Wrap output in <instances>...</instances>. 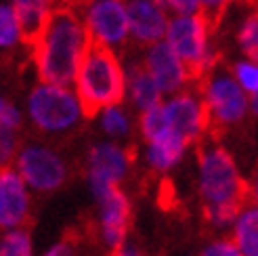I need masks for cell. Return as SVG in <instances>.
I'll return each mask as SVG.
<instances>
[{
    "mask_svg": "<svg viewBox=\"0 0 258 256\" xmlns=\"http://www.w3.org/2000/svg\"><path fill=\"white\" fill-rule=\"evenodd\" d=\"M250 189H252V200L258 204V166H256V170H254V176H252Z\"/></svg>",
    "mask_w": 258,
    "mask_h": 256,
    "instance_id": "cell-31",
    "label": "cell"
},
{
    "mask_svg": "<svg viewBox=\"0 0 258 256\" xmlns=\"http://www.w3.org/2000/svg\"><path fill=\"white\" fill-rule=\"evenodd\" d=\"M28 113L32 124L42 133H70L82 120L78 95L66 86L38 84L28 97Z\"/></svg>",
    "mask_w": 258,
    "mask_h": 256,
    "instance_id": "cell-6",
    "label": "cell"
},
{
    "mask_svg": "<svg viewBox=\"0 0 258 256\" xmlns=\"http://www.w3.org/2000/svg\"><path fill=\"white\" fill-rule=\"evenodd\" d=\"M166 5L178 15H198L202 0H166Z\"/></svg>",
    "mask_w": 258,
    "mask_h": 256,
    "instance_id": "cell-29",
    "label": "cell"
},
{
    "mask_svg": "<svg viewBox=\"0 0 258 256\" xmlns=\"http://www.w3.org/2000/svg\"><path fill=\"white\" fill-rule=\"evenodd\" d=\"M82 239H86L84 229L72 227V229H68V231L63 233V237L57 241L53 248L44 252V256H76V250H78V246L82 244Z\"/></svg>",
    "mask_w": 258,
    "mask_h": 256,
    "instance_id": "cell-24",
    "label": "cell"
},
{
    "mask_svg": "<svg viewBox=\"0 0 258 256\" xmlns=\"http://www.w3.org/2000/svg\"><path fill=\"white\" fill-rule=\"evenodd\" d=\"M13 9H15L21 25V40L32 50L48 21L50 11H53L50 0H13Z\"/></svg>",
    "mask_w": 258,
    "mask_h": 256,
    "instance_id": "cell-15",
    "label": "cell"
},
{
    "mask_svg": "<svg viewBox=\"0 0 258 256\" xmlns=\"http://www.w3.org/2000/svg\"><path fill=\"white\" fill-rule=\"evenodd\" d=\"M17 170L23 181L36 191H55L68 181V166L46 145H21L17 153Z\"/></svg>",
    "mask_w": 258,
    "mask_h": 256,
    "instance_id": "cell-9",
    "label": "cell"
},
{
    "mask_svg": "<svg viewBox=\"0 0 258 256\" xmlns=\"http://www.w3.org/2000/svg\"><path fill=\"white\" fill-rule=\"evenodd\" d=\"M0 120H3V131H13V133L21 131V113L15 107V103L9 101L7 97L0 103Z\"/></svg>",
    "mask_w": 258,
    "mask_h": 256,
    "instance_id": "cell-28",
    "label": "cell"
},
{
    "mask_svg": "<svg viewBox=\"0 0 258 256\" xmlns=\"http://www.w3.org/2000/svg\"><path fill=\"white\" fill-rule=\"evenodd\" d=\"M170 128L168 118H166V109L164 105H156L151 109L141 111V118H139V131L143 135L145 143H151L156 141L158 137H162L166 131Z\"/></svg>",
    "mask_w": 258,
    "mask_h": 256,
    "instance_id": "cell-20",
    "label": "cell"
},
{
    "mask_svg": "<svg viewBox=\"0 0 258 256\" xmlns=\"http://www.w3.org/2000/svg\"><path fill=\"white\" fill-rule=\"evenodd\" d=\"M74 84L86 120H93L101 111L120 105L128 91L126 72L118 53L90 36Z\"/></svg>",
    "mask_w": 258,
    "mask_h": 256,
    "instance_id": "cell-3",
    "label": "cell"
},
{
    "mask_svg": "<svg viewBox=\"0 0 258 256\" xmlns=\"http://www.w3.org/2000/svg\"><path fill=\"white\" fill-rule=\"evenodd\" d=\"M23 42L21 40V25L13 5H3L0 9V44L3 50H13V46Z\"/></svg>",
    "mask_w": 258,
    "mask_h": 256,
    "instance_id": "cell-21",
    "label": "cell"
},
{
    "mask_svg": "<svg viewBox=\"0 0 258 256\" xmlns=\"http://www.w3.org/2000/svg\"><path fill=\"white\" fill-rule=\"evenodd\" d=\"M250 107H252V111H254V113H256V116H258V95L250 99Z\"/></svg>",
    "mask_w": 258,
    "mask_h": 256,
    "instance_id": "cell-32",
    "label": "cell"
},
{
    "mask_svg": "<svg viewBox=\"0 0 258 256\" xmlns=\"http://www.w3.org/2000/svg\"><path fill=\"white\" fill-rule=\"evenodd\" d=\"M137 160V147L128 145L126 149L115 143H97L88 151V185L97 202L109 189L120 187L128 168Z\"/></svg>",
    "mask_w": 258,
    "mask_h": 256,
    "instance_id": "cell-8",
    "label": "cell"
},
{
    "mask_svg": "<svg viewBox=\"0 0 258 256\" xmlns=\"http://www.w3.org/2000/svg\"><path fill=\"white\" fill-rule=\"evenodd\" d=\"M231 3H233V0H202L200 15L206 19V23H208V30L212 36L216 34L218 25H221L225 13H227V7Z\"/></svg>",
    "mask_w": 258,
    "mask_h": 256,
    "instance_id": "cell-26",
    "label": "cell"
},
{
    "mask_svg": "<svg viewBox=\"0 0 258 256\" xmlns=\"http://www.w3.org/2000/svg\"><path fill=\"white\" fill-rule=\"evenodd\" d=\"M126 80H128V95L131 101L141 109H151L156 105H162V91L158 82L153 80V76L145 68V63H133L126 72Z\"/></svg>",
    "mask_w": 258,
    "mask_h": 256,
    "instance_id": "cell-16",
    "label": "cell"
},
{
    "mask_svg": "<svg viewBox=\"0 0 258 256\" xmlns=\"http://www.w3.org/2000/svg\"><path fill=\"white\" fill-rule=\"evenodd\" d=\"M237 42L243 50V55L248 57V61L258 63V11H252L243 19L237 32Z\"/></svg>",
    "mask_w": 258,
    "mask_h": 256,
    "instance_id": "cell-22",
    "label": "cell"
},
{
    "mask_svg": "<svg viewBox=\"0 0 258 256\" xmlns=\"http://www.w3.org/2000/svg\"><path fill=\"white\" fill-rule=\"evenodd\" d=\"M200 256H241L233 237H218L206 246Z\"/></svg>",
    "mask_w": 258,
    "mask_h": 256,
    "instance_id": "cell-27",
    "label": "cell"
},
{
    "mask_svg": "<svg viewBox=\"0 0 258 256\" xmlns=\"http://www.w3.org/2000/svg\"><path fill=\"white\" fill-rule=\"evenodd\" d=\"M0 223L5 231L34 225L25 181L13 166H3V172H0Z\"/></svg>",
    "mask_w": 258,
    "mask_h": 256,
    "instance_id": "cell-11",
    "label": "cell"
},
{
    "mask_svg": "<svg viewBox=\"0 0 258 256\" xmlns=\"http://www.w3.org/2000/svg\"><path fill=\"white\" fill-rule=\"evenodd\" d=\"M86 42L88 32L78 11L57 5L32 46V61L40 82L66 88L76 82Z\"/></svg>",
    "mask_w": 258,
    "mask_h": 256,
    "instance_id": "cell-2",
    "label": "cell"
},
{
    "mask_svg": "<svg viewBox=\"0 0 258 256\" xmlns=\"http://www.w3.org/2000/svg\"><path fill=\"white\" fill-rule=\"evenodd\" d=\"M107 256H115V252H109V254H107Z\"/></svg>",
    "mask_w": 258,
    "mask_h": 256,
    "instance_id": "cell-34",
    "label": "cell"
},
{
    "mask_svg": "<svg viewBox=\"0 0 258 256\" xmlns=\"http://www.w3.org/2000/svg\"><path fill=\"white\" fill-rule=\"evenodd\" d=\"M145 68L153 76V80L158 82L162 93H176L185 84H189L185 63L174 53V48L162 40L147 48L145 55Z\"/></svg>",
    "mask_w": 258,
    "mask_h": 256,
    "instance_id": "cell-12",
    "label": "cell"
},
{
    "mask_svg": "<svg viewBox=\"0 0 258 256\" xmlns=\"http://www.w3.org/2000/svg\"><path fill=\"white\" fill-rule=\"evenodd\" d=\"M210 30L206 19L200 15H176L168 23V32H166V42H168L174 53L185 63L189 84L196 88L218 61L221 53L212 50L210 40Z\"/></svg>",
    "mask_w": 258,
    "mask_h": 256,
    "instance_id": "cell-5",
    "label": "cell"
},
{
    "mask_svg": "<svg viewBox=\"0 0 258 256\" xmlns=\"http://www.w3.org/2000/svg\"><path fill=\"white\" fill-rule=\"evenodd\" d=\"M231 70H233V76H235V80L241 84V88L250 95V99L256 97L258 95V63L239 61Z\"/></svg>",
    "mask_w": 258,
    "mask_h": 256,
    "instance_id": "cell-25",
    "label": "cell"
},
{
    "mask_svg": "<svg viewBox=\"0 0 258 256\" xmlns=\"http://www.w3.org/2000/svg\"><path fill=\"white\" fill-rule=\"evenodd\" d=\"M76 11H82V21L90 38L111 48L124 46L131 34L128 5H124V0H78Z\"/></svg>",
    "mask_w": 258,
    "mask_h": 256,
    "instance_id": "cell-7",
    "label": "cell"
},
{
    "mask_svg": "<svg viewBox=\"0 0 258 256\" xmlns=\"http://www.w3.org/2000/svg\"><path fill=\"white\" fill-rule=\"evenodd\" d=\"M131 227L133 204L120 187H113L99 200V233L109 252L120 250L126 244Z\"/></svg>",
    "mask_w": 258,
    "mask_h": 256,
    "instance_id": "cell-10",
    "label": "cell"
},
{
    "mask_svg": "<svg viewBox=\"0 0 258 256\" xmlns=\"http://www.w3.org/2000/svg\"><path fill=\"white\" fill-rule=\"evenodd\" d=\"M200 166V198L202 219L210 227H227L252 200L250 183L243 181L231 153L210 137L196 141Z\"/></svg>",
    "mask_w": 258,
    "mask_h": 256,
    "instance_id": "cell-1",
    "label": "cell"
},
{
    "mask_svg": "<svg viewBox=\"0 0 258 256\" xmlns=\"http://www.w3.org/2000/svg\"><path fill=\"white\" fill-rule=\"evenodd\" d=\"M166 11L158 7L153 0H131L128 3V25L131 36L139 44L153 46L164 40L168 32Z\"/></svg>",
    "mask_w": 258,
    "mask_h": 256,
    "instance_id": "cell-13",
    "label": "cell"
},
{
    "mask_svg": "<svg viewBox=\"0 0 258 256\" xmlns=\"http://www.w3.org/2000/svg\"><path fill=\"white\" fill-rule=\"evenodd\" d=\"M202 99V137L218 141L229 126L239 124L248 113L250 95L235 80L221 59L196 86Z\"/></svg>",
    "mask_w": 258,
    "mask_h": 256,
    "instance_id": "cell-4",
    "label": "cell"
},
{
    "mask_svg": "<svg viewBox=\"0 0 258 256\" xmlns=\"http://www.w3.org/2000/svg\"><path fill=\"white\" fill-rule=\"evenodd\" d=\"M115 256H145L137 244H124L120 250H115Z\"/></svg>",
    "mask_w": 258,
    "mask_h": 256,
    "instance_id": "cell-30",
    "label": "cell"
},
{
    "mask_svg": "<svg viewBox=\"0 0 258 256\" xmlns=\"http://www.w3.org/2000/svg\"><path fill=\"white\" fill-rule=\"evenodd\" d=\"M233 239L241 256H258V204H248L237 216Z\"/></svg>",
    "mask_w": 258,
    "mask_h": 256,
    "instance_id": "cell-18",
    "label": "cell"
},
{
    "mask_svg": "<svg viewBox=\"0 0 258 256\" xmlns=\"http://www.w3.org/2000/svg\"><path fill=\"white\" fill-rule=\"evenodd\" d=\"M164 109L170 128L189 143H196L202 137V99L189 91H180L164 105Z\"/></svg>",
    "mask_w": 258,
    "mask_h": 256,
    "instance_id": "cell-14",
    "label": "cell"
},
{
    "mask_svg": "<svg viewBox=\"0 0 258 256\" xmlns=\"http://www.w3.org/2000/svg\"><path fill=\"white\" fill-rule=\"evenodd\" d=\"M32 227L34 225H23L7 231L3 235L0 256H32Z\"/></svg>",
    "mask_w": 258,
    "mask_h": 256,
    "instance_id": "cell-19",
    "label": "cell"
},
{
    "mask_svg": "<svg viewBox=\"0 0 258 256\" xmlns=\"http://www.w3.org/2000/svg\"><path fill=\"white\" fill-rule=\"evenodd\" d=\"M189 145L191 143L185 137H180L176 131L168 128L162 137L147 143V162L153 170L164 172V170L172 168V166L183 158V153Z\"/></svg>",
    "mask_w": 258,
    "mask_h": 256,
    "instance_id": "cell-17",
    "label": "cell"
},
{
    "mask_svg": "<svg viewBox=\"0 0 258 256\" xmlns=\"http://www.w3.org/2000/svg\"><path fill=\"white\" fill-rule=\"evenodd\" d=\"M241 3H246L248 7H252L254 11H258V0H241Z\"/></svg>",
    "mask_w": 258,
    "mask_h": 256,
    "instance_id": "cell-33",
    "label": "cell"
},
{
    "mask_svg": "<svg viewBox=\"0 0 258 256\" xmlns=\"http://www.w3.org/2000/svg\"><path fill=\"white\" fill-rule=\"evenodd\" d=\"M101 124H103V131H105L109 137H115V139L128 137V133H131V120H128L126 111L120 105L103 111Z\"/></svg>",
    "mask_w": 258,
    "mask_h": 256,
    "instance_id": "cell-23",
    "label": "cell"
}]
</instances>
